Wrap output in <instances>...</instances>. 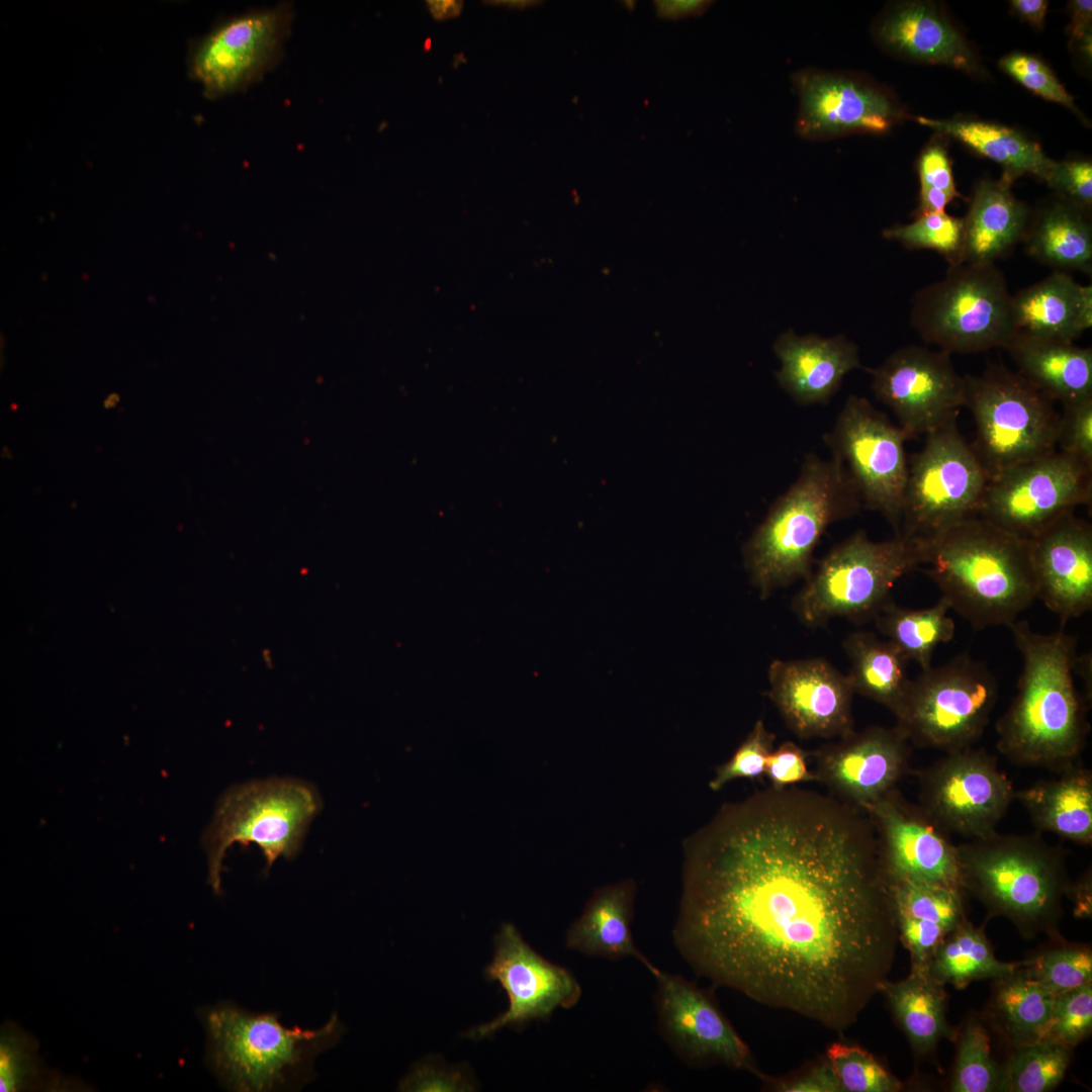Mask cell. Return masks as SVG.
Listing matches in <instances>:
<instances>
[{"mask_svg":"<svg viewBox=\"0 0 1092 1092\" xmlns=\"http://www.w3.org/2000/svg\"><path fill=\"white\" fill-rule=\"evenodd\" d=\"M672 938L713 984L842 1033L899 939L870 815L794 786L725 803L684 843Z\"/></svg>","mask_w":1092,"mask_h":1092,"instance_id":"cell-1","label":"cell"},{"mask_svg":"<svg viewBox=\"0 0 1092 1092\" xmlns=\"http://www.w3.org/2000/svg\"><path fill=\"white\" fill-rule=\"evenodd\" d=\"M1009 628L1022 669L1017 693L996 723L997 748L1015 764L1059 771L1075 763L1090 730L1073 676L1077 640L1063 628L1036 633L1027 621Z\"/></svg>","mask_w":1092,"mask_h":1092,"instance_id":"cell-2","label":"cell"},{"mask_svg":"<svg viewBox=\"0 0 1092 1092\" xmlns=\"http://www.w3.org/2000/svg\"><path fill=\"white\" fill-rule=\"evenodd\" d=\"M923 572L980 630L1010 626L1036 600L1031 539L976 516L923 541Z\"/></svg>","mask_w":1092,"mask_h":1092,"instance_id":"cell-3","label":"cell"},{"mask_svg":"<svg viewBox=\"0 0 1092 1092\" xmlns=\"http://www.w3.org/2000/svg\"><path fill=\"white\" fill-rule=\"evenodd\" d=\"M861 506L838 457L827 460L807 454L795 481L774 502L743 546L744 565L760 598L806 579L827 528L851 518Z\"/></svg>","mask_w":1092,"mask_h":1092,"instance_id":"cell-4","label":"cell"},{"mask_svg":"<svg viewBox=\"0 0 1092 1092\" xmlns=\"http://www.w3.org/2000/svg\"><path fill=\"white\" fill-rule=\"evenodd\" d=\"M962 888L1004 917L1025 938L1061 936L1059 922L1071 880L1066 851L1038 832L992 834L958 845Z\"/></svg>","mask_w":1092,"mask_h":1092,"instance_id":"cell-5","label":"cell"},{"mask_svg":"<svg viewBox=\"0 0 1092 1092\" xmlns=\"http://www.w3.org/2000/svg\"><path fill=\"white\" fill-rule=\"evenodd\" d=\"M208 1061L234 1091H268L301 1080L312 1060L343 1033L338 1015L315 1030L286 1028L275 1013H251L232 1004L203 1014Z\"/></svg>","mask_w":1092,"mask_h":1092,"instance_id":"cell-6","label":"cell"},{"mask_svg":"<svg viewBox=\"0 0 1092 1092\" xmlns=\"http://www.w3.org/2000/svg\"><path fill=\"white\" fill-rule=\"evenodd\" d=\"M923 541L901 534L874 541L858 530L832 548L806 578L792 608L803 625L819 627L833 618L860 622L891 600L905 574L923 564Z\"/></svg>","mask_w":1092,"mask_h":1092,"instance_id":"cell-7","label":"cell"},{"mask_svg":"<svg viewBox=\"0 0 1092 1092\" xmlns=\"http://www.w3.org/2000/svg\"><path fill=\"white\" fill-rule=\"evenodd\" d=\"M1054 401L1003 365L964 376V406L976 425L971 445L990 476L1057 450L1061 414Z\"/></svg>","mask_w":1092,"mask_h":1092,"instance_id":"cell-8","label":"cell"},{"mask_svg":"<svg viewBox=\"0 0 1092 1092\" xmlns=\"http://www.w3.org/2000/svg\"><path fill=\"white\" fill-rule=\"evenodd\" d=\"M320 797L310 785L291 779L254 781L228 790L203 835L208 883L220 892L222 861L235 843H254L261 849L265 870L280 856L293 857L306 829L318 812Z\"/></svg>","mask_w":1092,"mask_h":1092,"instance_id":"cell-9","label":"cell"},{"mask_svg":"<svg viewBox=\"0 0 1092 1092\" xmlns=\"http://www.w3.org/2000/svg\"><path fill=\"white\" fill-rule=\"evenodd\" d=\"M1006 278L994 264L949 266L919 290L911 325L921 339L948 354L1003 348L1014 333Z\"/></svg>","mask_w":1092,"mask_h":1092,"instance_id":"cell-10","label":"cell"},{"mask_svg":"<svg viewBox=\"0 0 1092 1092\" xmlns=\"http://www.w3.org/2000/svg\"><path fill=\"white\" fill-rule=\"evenodd\" d=\"M997 698L993 673L964 652L910 679L893 715L909 742L947 753L981 737Z\"/></svg>","mask_w":1092,"mask_h":1092,"instance_id":"cell-11","label":"cell"},{"mask_svg":"<svg viewBox=\"0 0 1092 1092\" xmlns=\"http://www.w3.org/2000/svg\"><path fill=\"white\" fill-rule=\"evenodd\" d=\"M989 478L956 422L926 435L908 460L897 534L927 541L978 516Z\"/></svg>","mask_w":1092,"mask_h":1092,"instance_id":"cell-12","label":"cell"},{"mask_svg":"<svg viewBox=\"0 0 1092 1092\" xmlns=\"http://www.w3.org/2000/svg\"><path fill=\"white\" fill-rule=\"evenodd\" d=\"M1091 498L1092 468L1056 450L990 476L978 516L1033 539Z\"/></svg>","mask_w":1092,"mask_h":1092,"instance_id":"cell-13","label":"cell"},{"mask_svg":"<svg viewBox=\"0 0 1092 1092\" xmlns=\"http://www.w3.org/2000/svg\"><path fill=\"white\" fill-rule=\"evenodd\" d=\"M823 438L844 465L862 506L880 513L897 534L908 473L906 433L867 398L852 394Z\"/></svg>","mask_w":1092,"mask_h":1092,"instance_id":"cell-14","label":"cell"},{"mask_svg":"<svg viewBox=\"0 0 1092 1092\" xmlns=\"http://www.w3.org/2000/svg\"><path fill=\"white\" fill-rule=\"evenodd\" d=\"M916 774L919 805L949 834H992L1015 800L1010 780L983 748L947 752Z\"/></svg>","mask_w":1092,"mask_h":1092,"instance_id":"cell-15","label":"cell"},{"mask_svg":"<svg viewBox=\"0 0 1092 1092\" xmlns=\"http://www.w3.org/2000/svg\"><path fill=\"white\" fill-rule=\"evenodd\" d=\"M868 371L875 396L894 413L909 439L956 422L964 406V376L945 351L908 345Z\"/></svg>","mask_w":1092,"mask_h":1092,"instance_id":"cell-16","label":"cell"},{"mask_svg":"<svg viewBox=\"0 0 1092 1092\" xmlns=\"http://www.w3.org/2000/svg\"><path fill=\"white\" fill-rule=\"evenodd\" d=\"M656 983L654 1004L663 1040L685 1063L759 1074L746 1042L710 993L679 975L646 968Z\"/></svg>","mask_w":1092,"mask_h":1092,"instance_id":"cell-17","label":"cell"},{"mask_svg":"<svg viewBox=\"0 0 1092 1092\" xmlns=\"http://www.w3.org/2000/svg\"><path fill=\"white\" fill-rule=\"evenodd\" d=\"M292 19L290 4L229 19L194 48L190 68L208 96L248 87L279 60Z\"/></svg>","mask_w":1092,"mask_h":1092,"instance_id":"cell-18","label":"cell"},{"mask_svg":"<svg viewBox=\"0 0 1092 1092\" xmlns=\"http://www.w3.org/2000/svg\"><path fill=\"white\" fill-rule=\"evenodd\" d=\"M494 956L484 975L506 991L509 1007L490 1022L480 1024L462 1036L480 1039L505 1026H523L531 1020L547 1019L557 1008L577 1004L581 987L565 968L536 952L511 923H504L494 936Z\"/></svg>","mask_w":1092,"mask_h":1092,"instance_id":"cell-19","label":"cell"},{"mask_svg":"<svg viewBox=\"0 0 1092 1092\" xmlns=\"http://www.w3.org/2000/svg\"><path fill=\"white\" fill-rule=\"evenodd\" d=\"M793 81L799 99L796 131L804 139L885 133L903 117L889 93L851 73L808 69Z\"/></svg>","mask_w":1092,"mask_h":1092,"instance_id":"cell-20","label":"cell"},{"mask_svg":"<svg viewBox=\"0 0 1092 1092\" xmlns=\"http://www.w3.org/2000/svg\"><path fill=\"white\" fill-rule=\"evenodd\" d=\"M864 811L875 825L891 880L963 890L958 845L919 804L908 802L896 788Z\"/></svg>","mask_w":1092,"mask_h":1092,"instance_id":"cell-21","label":"cell"},{"mask_svg":"<svg viewBox=\"0 0 1092 1092\" xmlns=\"http://www.w3.org/2000/svg\"><path fill=\"white\" fill-rule=\"evenodd\" d=\"M909 743L896 725L853 730L810 753L815 781L837 799L864 810L909 772Z\"/></svg>","mask_w":1092,"mask_h":1092,"instance_id":"cell-22","label":"cell"},{"mask_svg":"<svg viewBox=\"0 0 1092 1092\" xmlns=\"http://www.w3.org/2000/svg\"><path fill=\"white\" fill-rule=\"evenodd\" d=\"M767 695L790 730L801 738H840L854 730L845 674L823 658L775 659Z\"/></svg>","mask_w":1092,"mask_h":1092,"instance_id":"cell-23","label":"cell"},{"mask_svg":"<svg viewBox=\"0 0 1092 1092\" xmlns=\"http://www.w3.org/2000/svg\"><path fill=\"white\" fill-rule=\"evenodd\" d=\"M1036 599L1061 626L1092 609V527L1074 513L1031 539Z\"/></svg>","mask_w":1092,"mask_h":1092,"instance_id":"cell-24","label":"cell"},{"mask_svg":"<svg viewBox=\"0 0 1092 1092\" xmlns=\"http://www.w3.org/2000/svg\"><path fill=\"white\" fill-rule=\"evenodd\" d=\"M774 351L781 361L776 373L780 386L803 405L827 403L844 375L861 367L857 347L844 336H799L789 330L777 339Z\"/></svg>","mask_w":1092,"mask_h":1092,"instance_id":"cell-25","label":"cell"},{"mask_svg":"<svg viewBox=\"0 0 1092 1092\" xmlns=\"http://www.w3.org/2000/svg\"><path fill=\"white\" fill-rule=\"evenodd\" d=\"M874 30L878 42L897 56L966 72L976 69L965 38L930 3H900L878 20Z\"/></svg>","mask_w":1092,"mask_h":1092,"instance_id":"cell-26","label":"cell"},{"mask_svg":"<svg viewBox=\"0 0 1092 1092\" xmlns=\"http://www.w3.org/2000/svg\"><path fill=\"white\" fill-rule=\"evenodd\" d=\"M898 938L910 954L912 970L926 967L944 936L967 919L961 889L891 880Z\"/></svg>","mask_w":1092,"mask_h":1092,"instance_id":"cell-27","label":"cell"},{"mask_svg":"<svg viewBox=\"0 0 1092 1092\" xmlns=\"http://www.w3.org/2000/svg\"><path fill=\"white\" fill-rule=\"evenodd\" d=\"M1018 373L1063 405L1092 397V349L1014 332L1003 347Z\"/></svg>","mask_w":1092,"mask_h":1092,"instance_id":"cell-28","label":"cell"},{"mask_svg":"<svg viewBox=\"0 0 1092 1092\" xmlns=\"http://www.w3.org/2000/svg\"><path fill=\"white\" fill-rule=\"evenodd\" d=\"M964 221L962 264H992L1024 238L1029 209L1002 181L979 182Z\"/></svg>","mask_w":1092,"mask_h":1092,"instance_id":"cell-29","label":"cell"},{"mask_svg":"<svg viewBox=\"0 0 1092 1092\" xmlns=\"http://www.w3.org/2000/svg\"><path fill=\"white\" fill-rule=\"evenodd\" d=\"M635 895L632 879L597 888L580 916L568 928L566 947L587 957L608 960L632 957L645 968L650 965L632 935Z\"/></svg>","mask_w":1092,"mask_h":1092,"instance_id":"cell-30","label":"cell"},{"mask_svg":"<svg viewBox=\"0 0 1092 1092\" xmlns=\"http://www.w3.org/2000/svg\"><path fill=\"white\" fill-rule=\"evenodd\" d=\"M1052 780L1016 791L1036 832H1052L1080 845L1092 843V771L1077 763Z\"/></svg>","mask_w":1092,"mask_h":1092,"instance_id":"cell-31","label":"cell"},{"mask_svg":"<svg viewBox=\"0 0 1092 1092\" xmlns=\"http://www.w3.org/2000/svg\"><path fill=\"white\" fill-rule=\"evenodd\" d=\"M880 993L916 1058L932 1056L941 1039L953 1041L957 1028L946 1019L948 997L944 985L926 970L910 969L902 980H886Z\"/></svg>","mask_w":1092,"mask_h":1092,"instance_id":"cell-32","label":"cell"},{"mask_svg":"<svg viewBox=\"0 0 1092 1092\" xmlns=\"http://www.w3.org/2000/svg\"><path fill=\"white\" fill-rule=\"evenodd\" d=\"M1055 995L1019 967L992 980L983 1018L1009 1048L1042 1038L1049 1026Z\"/></svg>","mask_w":1092,"mask_h":1092,"instance_id":"cell-33","label":"cell"},{"mask_svg":"<svg viewBox=\"0 0 1092 1092\" xmlns=\"http://www.w3.org/2000/svg\"><path fill=\"white\" fill-rule=\"evenodd\" d=\"M1026 253L1055 271L1092 272V225L1087 212L1056 197L1025 232Z\"/></svg>","mask_w":1092,"mask_h":1092,"instance_id":"cell-34","label":"cell"},{"mask_svg":"<svg viewBox=\"0 0 1092 1092\" xmlns=\"http://www.w3.org/2000/svg\"><path fill=\"white\" fill-rule=\"evenodd\" d=\"M1082 284L1070 273L1055 271L1011 296L1014 332L1073 342L1082 334L1078 309Z\"/></svg>","mask_w":1092,"mask_h":1092,"instance_id":"cell-35","label":"cell"},{"mask_svg":"<svg viewBox=\"0 0 1092 1092\" xmlns=\"http://www.w3.org/2000/svg\"><path fill=\"white\" fill-rule=\"evenodd\" d=\"M917 121L957 139L977 153L998 163L1004 169L1001 180L1009 185L1016 178L1026 174L1044 181L1054 163L1036 143L1000 124L976 119L927 117H918Z\"/></svg>","mask_w":1092,"mask_h":1092,"instance_id":"cell-36","label":"cell"},{"mask_svg":"<svg viewBox=\"0 0 1092 1092\" xmlns=\"http://www.w3.org/2000/svg\"><path fill=\"white\" fill-rule=\"evenodd\" d=\"M843 649L850 662L845 675L853 693L894 713L910 680L906 673L908 660L890 641L867 631L850 633L843 641Z\"/></svg>","mask_w":1092,"mask_h":1092,"instance_id":"cell-37","label":"cell"},{"mask_svg":"<svg viewBox=\"0 0 1092 1092\" xmlns=\"http://www.w3.org/2000/svg\"><path fill=\"white\" fill-rule=\"evenodd\" d=\"M1019 962H1002L994 953L984 925L964 920L934 950L926 972L942 985L964 989L974 981L994 980L1013 972Z\"/></svg>","mask_w":1092,"mask_h":1092,"instance_id":"cell-38","label":"cell"},{"mask_svg":"<svg viewBox=\"0 0 1092 1092\" xmlns=\"http://www.w3.org/2000/svg\"><path fill=\"white\" fill-rule=\"evenodd\" d=\"M949 610L948 602L942 597L930 608L918 610L902 608L890 601L873 619L887 640L922 670L931 666L936 647L951 641L954 636L956 626L948 616Z\"/></svg>","mask_w":1092,"mask_h":1092,"instance_id":"cell-39","label":"cell"},{"mask_svg":"<svg viewBox=\"0 0 1092 1092\" xmlns=\"http://www.w3.org/2000/svg\"><path fill=\"white\" fill-rule=\"evenodd\" d=\"M1073 1049L1050 1038H1039L1010 1049L1003 1065L1002 1092H1048L1063 1081Z\"/></svg>","mask_w":1092,"mask_h":1092,"instance_id":"cell-40","label":"cell"},{"mask_svg":"<svg viewBox=\"0 0 1092 1092\" xmlns=\"http://www.w3.org/2000/svg\"><path fill=\"white\" fill-rule=\"evenodd\" d=\"M956 1057L949 1080L951 1092H1002L1003 1066L991 1054V1038L983 1016L970 1015L957 1028Z\"/></svg>","mask_w":1092,"mask_h":1092,"instance_id":"cell-41","label":"cell"},{"mask_svg":"<svg viewBox=\"0 0 1092 1092\" xmlns=\"http://www.w3.org/2000/svg\"><path fill=\"white\" fill-rule=\"evenodd\" d=\"M1051 939L1021 961L1026 974L1055 996L1091 983V946L1062 935Z\"/></svg>","mask_w":1092,"mask_h":1092,"instance_id":"cell-42","label":"cell"},{"mask_svg":"<svg viewBox=\"0 0 1092 1092\" xmlns=\"http://www.w3.org/2000/svg\"><path fill=\"white\" fill-rule=\"evenodd\" d=\"M883 237L909 250L934 251L949 266L962 264L964 221L945 211L918 215L911 223L884 230Z\"/></svg>","mask_w":1092,"mask_h":1092,"instance_id":"cell-43","label":"cell"},{"mask_svg":"<svg viewBox=\"0 0 1092 1092\" xmlns=\"http://www.w3.org/2000/svg\"><path fill=\"white\" fill-rule=\"evenodd\" d=\"M825 1060L843 1092H898L904 1084L867 1050L845 1042H833Z\"/></svg>","mask_w":1092,"mask_h":1092,"instance_id":"cell-44","label":"cell"},{"mask_svg":"<svg viewBox=\"0 0 1092 1092\" xmlns=\"http://www.w3.org/2000/svg\"><path fill=\"white\" fill-rule=\"evenodd\" d=\"M0 1039V1090L24 1091L39 1085L44 1087L35 1039L14 1023L2 1026Z\"/></svg>","mask_w":1092,"mask_h":1092,"instance_id":"cell-45","label":"cell"},{"mask_svg":"<svg viewBox=\"0 0 1092 1092\" xmlns=\"http://www.w3.org/2000/svg\"><path fill=\"white\" fill-rule=\"evenodd\" d=\"M1091 1031L1092 982L1056 995L1043 1037L1074 1049L1086 1039Z\"/></svg>","mask_w":1092,"mask_h":1092,"instance_id":"cell-46","label":"cell"},{"mask_svg":"<svg viewBox=\"0 0 1092 1092\" xmlns=\"http://www.w3.org/2000/svg\"><path fill=\"white\" fill-rule=\"evenodd\" d=\"M774 742L775 734L767 730L762 720H758L731 758L716 769L709 783L710 789L716 792L734 780L762 776Z\"/></svg>","mask_w":1092,"mask_h":1092,"instance_id":"cell-47","label":"cell"},{"mask_svg":"<svg viewBox=\"0 0 1092 1092\" xmlns=\"http://www.w3.org/2000/svg\"><path fill=\"white\" fill-rule=\"evenodd\" d=\"M999 66L1034 94L1066 106L1078 114L1073 97L1040 59L1024 53H1012L1002 58Z\"/></svg>","mask_w":1092,"mask_h":1092,"instance_id":"cell-48","label":"cell"},{"mask_svg":"<svg viewBox=\"0 0 1092 1092\" xmlns=\"http://www.w3.org/2000/svg\"><path fill=\"white\" fill-rule=\"evenodd\" d=\"M1063 408L1059 451L1092 468V397L1064 404Z\"/></svg>","mask_w":1092,"mask_h":1092,"instance_id":"cell-49","label":"cell"},{"mask_svg":"<svg viewBox=\"0 0 1092 1092\" xmlns=\"http://www.w3.org/2000/svg\"><path fill=\"white\" fill-rule=\"evenodd\" d=\"M475 1082L465 1067L449 1066L437 1058L417 1064L400 1081L401 1091H473Z\"/></svg>","mask_w":1092,"mask_h":1092,"instance_id":"cell-50","label":"cell"},{"mask_svg":"<svg viewBox=\"0 0 1092 1092\" xmlns=\"http://www.w3.org/2000/svg\"><path fill=\"white\" fill-rule=\"evenodd\" d=\"M1044 182L1057 197L1088 212L1092 205V164L1087 160L1053 163Z\"/></svg>","mask_w":1092,"mask_h":1092,"instance_id":"cell-51","label":"cell"},{"mask_svg":"<svg viewBox=\"0 0 1092 1092\" xmlns=\"http://www.w3.org/2000/svg\"><path fill=\"white\" fill-rule=\"evenodd\" d=\"M809 754L792 741L783 742L768 754L764 774L771 787L786 788L814 782L815 776L808 767Z\"/></svg>","mask_w":1092,"mask_h":1092,"instance_id":"cell-52","label":"cell"},{"mask_svg":"<svg viewBox=\"0 0 1092 1092\" xmlns=\"http://www.w3.org/2000/svg\"><path fill=\"white\" fill-rule=\"evenodd\" d=\"M920 188L942 191L950 197H960L957 190L951 165L945 150L933 145L920 156L917 164Z\"/></svg>","mask_w":1092,"mask_h":1092,"instance_id":"cell-53","label":"cell"},{"mask_svg":"<svg viewBox=\"0 0 1092 1092\" xmlns=\"http://www.w3.org/2000/svg\"><path fill=\"white\" fill-rule=\"evenodd\" d=\"M775 1088L784 1092H842V1088L825 1058L788 1080L776 1081Z\"/></svg>","mask_w":1092,"mask_h":1092,"instance_id":"cell-54","label":"cell"},{"mask_svg":"<svg viewBox=\"0 0 1092 1092\" xmlns=\"http://www.w3.org/2000/svg\"><path fill=\"white\" fill-rule=\"evenodd\" d=\"M710 4L711 1L705 0H660L654 2V7L660 18L676 20L700 15Z\"/></svg>","mask_w":1092,"mask_h":1092,"instance_id":"cell-55","label":"cell"},{"mask_svg":"<svg viewBox=\"0 0 1092 1092\" xmlns=\"http://www.w3.org/2000/svg\"><path fill=\"white\" fill-rule=\"evenodd\" d=\"M1091 869L1086 870L1076 882H1071L1067 898L1075 903V914L1080 918L1092 915Z\"/></svg>","mask_w":1092,"mask_h":1092,"instance_id":"cell-56","label":"cell"},{"mask_svg":"<svg viewBox=\"0 0 1092 1092\" xmlns=\"http://www.w3.org/2000/svg\"><path fill=\"white\" fill-rule=\"evenodd\" d=\"M1069 8L1071 22L1068 31L1073 43L1091 33L1092 2L1090 0H1074L1070 2Z\"/></svg>","mask_w":1092,"mask_h":1092,"instance_id":"cell-57","label":"cell"},{"mask_svg":"<svg viewBox=\"0 0 1092 1092\" xmlns=\"http://www.w3.org/2000/svg\"><path fill=\"white\" fill-rule=\"evenodd\" d=\"M1012 11L1030 25L1041 28L1044 23L1049 2L1045 0H1012Z\"/></svg>","mask_w":1092,"mask_h":1092,"instance_id":"cell-58","label":"cell"},{"mask_svg":"<svg viewBox=\"0 0 1092 1092\" xmlns=\"http://www.w3.org/2000/svg\"><path fill=\"white\" fill-rule=\"evenodd\" d=\"M427 5L431 14L437 20L456 17L462 9V2L454 0L428 1Z\"/></svg>","mask_w":1092,"mask_h":1092,"instance_id":"cell-59","label":"cell"},{"mask_svg":"<svg viewBox=\"0 0 1092 1092\" xmlns=\"http://www.w3.org/2000/svg\"><path fill=\"white\" fill-rule=\"evenodd\" d=\"M492 2L499 3V5H506L508 7H515V8H526V7L532 6L534 4L533 1H498V2L492 1Z\"/></svg>","mask_w":1092,"mask_h":1092,"instance_id":"cell-60","label":"cell"}]
</instances>
